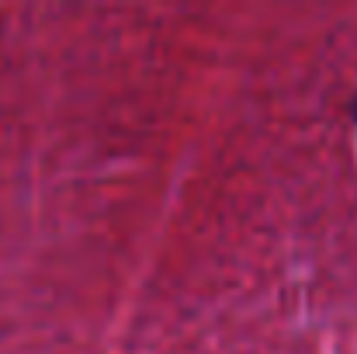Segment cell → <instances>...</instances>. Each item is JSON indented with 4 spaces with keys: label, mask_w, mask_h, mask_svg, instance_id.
<instances>
[{
    "label": "cell",
    "mask_w": 357,
    "mask_h": 354,
    "mask_svg": "<svg viewBox=\"0 0 357 354\" xmlns=\"http://www.w3.org/2000/svg\"><path fill=\"white\" fill-rule=\"evenodd\" d=\"M351 115H354V125H357V98H354V105H351Z\"/></svg>",
    "instance_id": "obj_1"
}]
</instances>
